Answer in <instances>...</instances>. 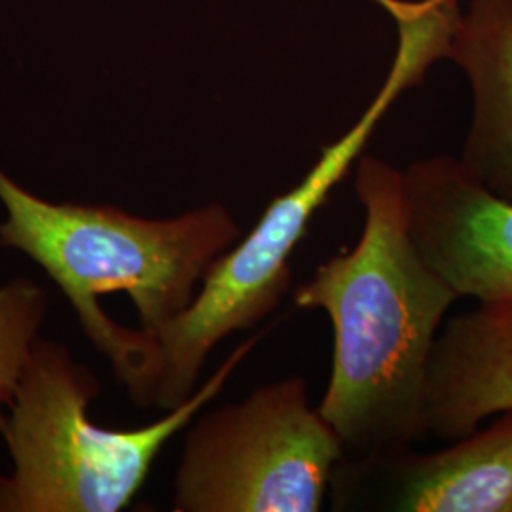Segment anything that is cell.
<instances>
[{
	"label": "cell",
	"mask_w": 512,
	"mask_h": 512,
	"mask_svg": "<svg viewBox=\"0 0 512 512\" xmlns=\"http://www.w3.org/2000/svg\"><path fill=\"white\" fill-rule=\"evenodd\" d=\"M473 97L461 164L512 202V0H473L459 14L448 57Z\"/></svg>",
	"instance_id": "obj_9"
},
{
	"label": "cell",
	"mask_w": 512,
	"mask_h": 512,
	"mask_svg": "<svg viewBox=\"0 0 512 512\" xmlns=\"http://www.w3.org/2000/svg\"><path fill=\"white\" fill-rule=\"evenodd\" d=\"M425 404L429 433L450 442L512 410V308L478 304L444 323L429 359Z\"/></svg>",
	"instance_id": "obj_8"
},
{
	"label": "cell",
	"mask_w": 512,
	"mask_h": 512,
	"mask_svg": "<svg viewBox=\"0 0 512 512\" xmlns=\"http://www.w3.org/2000/svg\"><path fill=\"white\" fill-rule=\"evenodd\" d=\"M0 203V247L21 251L54 279L92 344L112 323L97 296L129 294L141 329L154 332L190 306L213 262L241 239L222 203L145 219L112 205L38 198L2 167Z\"/></svg>",
	"instance_id": "obj_2"
},
{
	"label": "cell",
	"mask_w": 512,
	"mask_h": 512,
	"mask_svg": "<svg viewBox=\"0 0 512 512\" xmlns=\"http://www.w3.org/2000/svg\"><path fill=\"white\" fill-rule=\"evenodd\" d=\"M48 313V294L27 277L0 285V423L18 393L23 370Z\"/></svg>",
	"instance_id": "obj_10"
},
{
	"label": "cell",
	"mask_w": 512,
	"mask_h": 512,
	"mask_svg": "<svg viewBox=\"0 0 512 512\" xmlns=\"http://www.w3.org/2000/svg\"><path fill=\"white\" fill-rule=\"evenodd\" d=\"M260 336L234 349L183 404L145 427L109 429L90 418L101 384L71 351L38 338L0 423L12 473L0 475V512L124 511L165 444L211 403Z\"/></svg>",
	"instance_id": "obj_3"
},
{
	"label": "cell",
	"mask_w": 512,
	"mask_h": 512,
	"mask_svg": "<svg viewBox=\"0 0 512 512\" xmlns=\"http://www.w3.org/2000/svg\"><path fill=\"white\" fill-rule=\"evenodd\" d=\"M433 4H458V0H429Z\"/></svg>",
	"instance_id": "obj_11"
},
{
	"label": "cell",
	"mask_w": 512,
	"mask_h": 512,
	"mask_svg": "<svg viewBox=\"0 0 512 512\" xmlns=\"http://www.w3.org/2000/svg\"><path fill=\"white\" fill-rule=\"evenodd\" d=\"M355 194L365 211L357 245L330 256L293 294L296 308L325 311L332 325V368L317 410L353 458L429 435V359L459 300L410 234L403 171L361 156Z\"/></svg>",
	"instance_id": "obj_1"
},
{
	"label": "cell",
	"mask_w": 512,
	"mask_h": 512,
	"mask_svg": "<svg viewBox=\"0 0 512 512\" xmlns=\"http://www.w3.org/2000/svg\"><path fill=\"white\" fill-rule=\"evenodd\" d=\"M440 452L412 446L346 456L330 480L334 511L512 512V410Z\"/></svg>",
	"instance_id": "obj_6"
},
{
	"label": "cell",
	"mask_w": 512,
	"mask_h": 512,
	"mask_svg": "<svg viewBox=\"0 0 512 512\" xmlns=\"http://www.w3.org/2000/svg\"><path fill=\"white\" fill-rule=\"evenodd\" d=\"M344 458V444L310 404L308 384L300 376L275 380L188 429L171 511H321Z\"/></svg>",
	"instance_id": "obj_5"
},
{
	"label": "cell",
	"mask_w": 512,
	"mask_h": 512,
	"mask_svg": "<svg viewBox=\"0 0 512 512\" xmlns=\"http://www.w3.org/2000/svg\"><path fill=\"white\" fill-rule=\"evenodd\" d=\"M410 234L459 298L512 308V202L497 198L456 156L403 171Z\"/></svg>",
	"instance_id": "obj_7"
},
{
	"label": "cell",
	"mask_w": 512,
	"mask_h": 512,
	"mask_svg": "<svg viewBox=\"0 0 512 512\" xmlns=\"http://www.w3.org/2000/svg\"><path fill=\"white\" fill-rule=\"evenodd\" d=\"M397 97L399 88L384 82L361 118L323 148L308 175L274 198L255 228L213 262L186 310L154 332L124 329L122 348L110 365L131 403L164 412L183 404L196 391L209 353L226 336L253 329L279 308L291 289L296 245Z\"/></svg>",
	"instance_id": "obj_4"
}]
</instances>
